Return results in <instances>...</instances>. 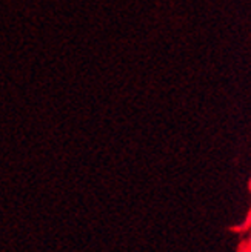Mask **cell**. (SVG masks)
Masks as SVG:
<instances>
[{
    "mask_svg": "<svg viewBox=\"0 0 251 252\" xmlns=\"http://www.w3.org/2000/svg\"><path fill=\"white\" fill-rule=\"evenodd\" d=\"M248 248H250V251H251V234H250V237H248Z\"/></svg>",
    "mask_w": 251,
    "mask_h": 252,
    "instance_id": "1",
    "label": "cell"
},
{
    "mask_svg": "<svg viewBox=\"0 0 251 252\" xmlns=\"http://www.w3.org/2000/svg\"><path fill=\"white\" fill-rule=\"evenodd\" d=\"M250 188H251V180H250Z\"/></svg>",
    "mask_w": 251,
    "mask_h": 252,
    "instance_id": "2",
    "label": "cell"
}]
</instances>
